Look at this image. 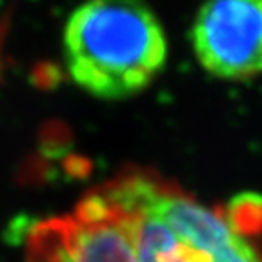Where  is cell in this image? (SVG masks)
Here are the masks:
<instances>
[{"instance_id":"obj_3","label":"cell","mask_w":262,"mask_h":262,"mask_svg":"<svg viewBox=\"0 0 262 262\" xmlns=\"http://www.w3.org/2000/svg\"><path fill=\"white\" fill-rule=\"evenodd\" d=\"M28 262H135L126 235L91 189L70 213L26 231Z\"/></svg>"},{"instance_id":"obj_4","label":"cell","mask_w":262,"mask_h":262,"mask_svg":"<svg viewBox=\"0 0 262 262\" xmlns=\"http://www.w3.org/2000/svg\"><path fill=\"white\" fill-rule=\"evenodd\" d=\"M199 64L222 80L262 75V0H206L191 26Z\"/></svg>"},{"instance_id":"obj_2","label":"cell","mask_w":262,"mask_h":262,"mask_svg":"<svg viewBox=\"0 0 262 262\" xmlns=\"http://www.w3.org/2000/svg\"><path fill=\"white\" fill-rule=\"evenodd\" d=\"M62 51L80 90L102 100H124L164 70L168 38L144 0H86L66 20Z\"/></svg>"},{"instance_id":"obj_1","label":"cell","mask_w":262,"mask_h":262,"mask_svg":"<svg viewBox=\"0 0 262 262\" xmlns=\"http://www.w3.org/2000/svg\"><path fill=\"white\" fill-rule=\"evenodd\" d=\"M93 191L120 224L135 262H262L260 199L208 206L144 168Z\"/></svg>"}]
</instances>
